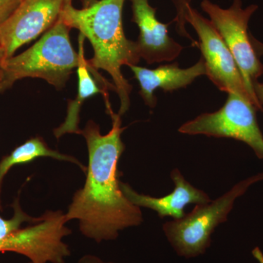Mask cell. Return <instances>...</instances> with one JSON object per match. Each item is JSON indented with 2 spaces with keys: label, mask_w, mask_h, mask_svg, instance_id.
Masks as SVG:
<instances>
[{
  "label": "cell",
  "mask_w": 263,
  "mask_h": 263,
  "mask_svg": "<svg viewBox=\"0 0 263 263\" xmlns=\"http://www.w3.org/2000/svg\"><path fill=\"white\" fill-rule=\"evenodd\" d=\"M110 114L112 128L108 134L102 135L93 121L81 130L89 152L86 182L65 214L67 221L78 219L83 235L98 243L115 240L121 230L143 222L141 209L121 189L118 163L125 148L121 138L124 128L120 116Z\"/></svg>",
  "instance_id": "cell-1"
},
{
  "label": "cell",
  "mask_w": 263,
  "mask_h": 263,
  "mask_svg": "<svg viewBox=\"0 0 263 263\" xmlns=\"http://www.w3.org/2000/svg\"><path fill=\"white\" fill-rule=\"evenodd\" d=\"M124 0H100L77 9L67 3L60 18L70 29L80 31L89 39L94 57L89 60L91 70L106 71L113 79L121 101L119 116L127 112L130 104L132 86L122 72L124 65H136L141 60L136 42L128 40L122 24Z\"/></svg>",
  "instance_id": "cell-2"
},
{
  "label": "cell",
  "mask_w": 263,
  "mask_h": 263,
  "mask_svg": "<svg viewBox=\"0 0 263 263\" xmlns=\"http://www.w3.org/2000/svg\"><path fill=\"white\" fill-rule=\"evenodd\" d=\"M70 30L59 18L32 47L18 56L3 60L0 65V90L24 78L42 79L57 89L65 87L80 62V54L71 44Z\"/></svg>",
  "instance_id": "cell-3"
},
{
  "label": "cell",
  "mask_w": 263,
  "mask_h": 263,
  "mask_svg": "<svg viewBox=\"0 0 263 263\" xmlns=\"http://www.w3.org/2000/svg\"><path fill=\"white\" fill-rule=\"evenodd\" d=\"M262 180L263 174L243 180L214 201L196 205L181 219L164 224V234L176 253L187 259L205 253L212 243V233L216 227L228 220L235 200L252 183Z\"/></svg>",
  "instance_id": "cell-4"
},
{
  "label": "cell",
  "mask_w": 263,
  "mask_h": 263,
  "mask_svg": "<svg viewBox=\"0 0 263 263\" xmlns=\"http://www.w3.org/2000/svg\"><path fill=\"white\" fill-rule=\"evenodd\" d=\"M241 5L240 0H235L228 9H223L209 0H203L201 3L202 10L209 15L210 22L234 57L249 95L259 110L263 111L253 88L254 83L263 74V65L254 51L248 33L249 19L258 7L252 5L243 9Z\"/></svg>",
  "instance_id": "cell-5"
},
{
  "label": "cell",
  "mask_w": 263,
  "mask_h": 263,
  "mask_svg": "<svg viewBox=\"0 0 263 263\" xmlns=\"http://www.w3.org/2000/svg\"><path fill=\"white\" fill-rule=\"evenodd\" d=\"M257 108L249 100L235 93H228L219 110L201 115L179 128L182 134L205 135L230 138L245 142L259 159H263V136L256 118Z\"/></svg>",
  "instance_id": "cell-6"
},
{
  "label": "cell",
  "mask_w": 263,
  "mask_h": 263,
  "mask_svg": "<svg viewBox=\"0 0 263 263\" xmlns=\"http://www.w3.org/2000/svg\"><path fill=\"white\" fill-rule=\"evenodd\" d=\"M65 213L48 211L32 226L13 232L0 243V252L22 254L32 263H65L70 255L65 237L71 234Z\"/></svg>",
  "instance_id": "cell-7"
},
{
  "label": "cell",
  "mask_w": 263,
  "mask_h": 263,
  "mask_svg": "<svg viewBox=\"0 0 263 263\" xmlns=\"http://www.w3.org/2000/svg\"><path fill=\"white\" fill-rule=\"evenodd\" d=\"M184 20L193 26L198 35V46L201 50L209 79L221 91L240 95L259 110L246 87L234 57L212 22L203 18L190 5L186 7Z\"/></svg>",
  "instance_id": "cell-8"
},
{
  "label": "cell",
  "mask_w": 263,
  "mask_h": 263,
  "mask_svg": "<svg viewBox=\"0 0 263 263\" xmlns=\"http://www.w3.org/2000/svg\"><path fill=\"white\" fill-rule=\"evenodd\" d=\"M70 2L72 0H22L14 13L0 25L3 60L51 29Z\"/></svg>",
  "instance_id": "cell-9"
},
{
  "label": "cell",
  "mask_w": 263,
  "mask_h": 263,
  "mask_svg": "<svg viewBox=\"0 0 263 263\" xmlns=\"http://www.w3.org/2000/svg\"><path fill=\"white\" fill-rule=\"evenodd\" d=\"M133 22L138 26L139 37L136 41L141 59L148 64L171 62L182 51V46L168 35V24L161 23L156 9L148 0H131Z\"/></svg>",
  "instance_id": "cell-10"
},
{
  "label": "cell",
  "mask_w": 263,
  "mask_h": 263,
  "mask_svg": "<svg viewBox=\"0 0 263 263\" xmlns=\"http://www.w3.org/2000/svg\"><path fill=\"white\" fill-rule=\"evenodd\" d=\"M171 177L174 181V191L162 197H155L139 194L135 191L128 183L120 181L123 194L138 207L148 208L155 211L161 218L171 216L179 219L186 215L184 208L189 204H205L212 201L205 192L195 188L184 179L179 170H173Z\"/></svg>",
  "instance_id": "cell-11"
},
{
  "label": "cell",
  "mask_w": 263,
  "mask_h": 263,
  "mask_svg": "<svg viewBox=\"0 0 263 263\" xmlns=\"http://www.w3.org/2000/svg\"><path fill=\"white\" fill-rule=\"evenodd\" d=\"M141 87L140 95L147 105L154 108L157 104L155 91L157 89L165 92L185 88L197 77L205 75L203 59L188 68H180L179 64L162 65L156 69H148L137 65H129Z\"/></svg>",
  "instance_id": "cell-12"
},
{
  "label": "cell",
  "mask_w": 263,
  "mask_h": 263,
  "mask_svg": "<svg viewBox=\"0 0 263 263\" xmlns=\"http://www.w3.org/2000/svg\"><path fill=\"white\" fill-rule=\"evenodd\" d=\"M84 36L80 34L79 36V54H80V62L77 67L78 77H79V89L78 94L74 100H69L68 108H67V117L65 122L62 123L60 127L53 130L54 136L57 138L67 134V133H76L80 134L81 130L79 129V114L81 106L86 99L94 96L97 94H103L106 99L107 107L108 110L110 109L108 103V91L101 86H99L98 82L92 78L91 73L93 70L90 67L88 60H86L84 53Z\"/></svg>",
  "instance_id": "cell-13"
},
{
  "label": "cell",
  "mask_w": 263,
  "mask_h": 263,
  "mask_svg": "<svg viewBox=\"0 0 263 263\" xmlns=\"http://www.w3.org/2000/svg\"><path fill=\"white\" fill-rule=\"evenodd\" d=\"M41 157H51L58 160L72 162L79 165L84 172L86 171L84 164L76 160L75 157L63 155L57 151L51 149L42 138L37 137L31 138L17 147L9 155L6 156L0 161V193L3 179L10 168L18 164L29 163Z\"/></svg>",
  "instance_id": "cell-14"
},
{
  "label": "cell",
  "mask_w": 263,
  "mask_h": 263,
  "mask_svg": "<svg viewBox=\"0 0 263 263\" xmlns=\"http://www.w3.org/2000/svg\"><path fill=\"white\" fill-rule=\"evenodd\" d=\"M13 207L14 209V215L12 219H5L0 216V243L8 238L13 232L20 229L22 223L25 221L35 223L41 219V216L34 218L26 214L21 209L18 200H15Z\"/></svg>",
  "instance_id": "cell-15"
},
{
  "label": "cell",
  "mask_w": 263,
  "mask_h": 263,
  "mask_svg": "<svg viewBox=\"0 0 263 263\" xmlns=\"http://www.w3.org/2000/svg\"><path fill=\"white\" fill-rule=\"evenodd\" d=\"M22 0H0V25L6 22L22 3Z\"/></svg>",
  "instance_id": "cell-16"
},
{
  "label": "cell",
  "mask_w": 263,
  "mask_h": 263,
  "mask_svg": "<svg viewBox=\"0 0 263 263\" xmlns=\"http://www.w3.org/2000/svg\"><path fill=\"white\" fill-rule=\"evenodd\" d=\"M32 263V262H29ZM78 263H115L113 262H105L103 259L99 258L98 257H96L95 255H91V254H88V255H85L84 257H81L79 259V262Z\"/></svg>",
  "instance_id": "cell-17"
},
{
  "label": "cell",
  "mask_w": 263,
  "mask_h": 263,
  "mask_svg": "<svg viewBox=\"0 0 263 263\" xmlns=\"http://www.w3.org/2000/svg\"><path fill=\"white\" fill-rule=\"evenodd\" d=\"M253 88L254 93H255L256 97L257 100L261 104L263 105V83H259L258 81H255L253 84Z\"/></svg>",
  "instance_id": "cell-18"
},
{
  "label": "cell",
  "mask_w": 263,
  "mask_h": 263,
  "mask_svg": "<svg viewBox=\"0 0 263 263\" xmlns=\"http://www.w3.org/2000/svg\"><path fill=\"white\" fill-rule=\"evenodd\" d=\"M251 38V42H252V46H253V48L254 51L257 53V56H260V55L263 54V44L262 43L259 42L257 40H256L255 38L250 34Z\"/></svg>",
  "instance_id": "cell-19"
},
{
  "label": "cell",
  "mask_w": 263,
  "mask_h": 263,
  "mask_svg": "<svg viewBox=\"0 0 263 263\" xmlns=\"http://www.w3.org/2000/svg\"><path fill=\"white\" fill-rule=\"evenodd\" d=\"M252 254L256 259L259 261V263H263V254L259 248L254 249Z\"/></svg>",
  "instance_id": "cell-20"
},
{
  "label": "cell",
  "mask_w": 263,
  "mask_h": 263,
  "mask_svg": "<svg viewBox=\"0 0 263 263\" xmlns=\"http://www.w3.org/2000/svg\"><path fill=\"white\" fill-rule=\"evenodd\" d=\"M3 51H2L1 43H0V65H1L2 62H3ZM0 72H1V70H0Z\"/></svg>",
  "instance_id": "cell-21"
},
{
  "label": "cell",
  "mask_w": 263,
  "mask_h": 263,
  "mask_svg": "<svg viewBox=\"0 0 263 263\" xmlns=\"http://www.w3.org/2000/svg\"><path fill=\"white\" fill-rule=\"evenodd\" d=\"M0 80H1V72H0Z\"/></svg>",
  "instance_id": "cell-22"
}]
</instances>
